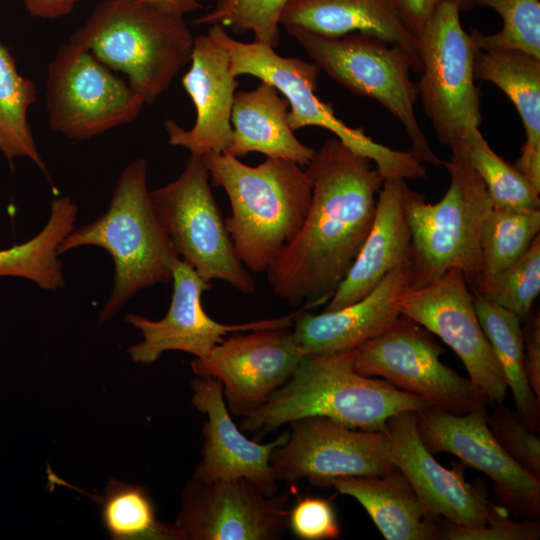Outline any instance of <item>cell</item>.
<instances>
[{
  "instance_id": "1",
  "label": "cell",
  "mask_w": 540,
  "mask_h": 540,
  "mask_svg": "<svg viewBox=\"0 0 540 540\" xmlns=\"http://www.w3.org/2000/svg\"><path fill=\"white\" fill-rule=\"evenodd\" d=\"M305 170L312 182L307 215L266 276L275 296L309 310L329 302L354 263L384 179L371 159L337 137L315 150Z\"/></svg>"
},
{
  "instance_id": "2",
  "label": "cell",
  "mask_w": 540,
  "mask_h": 540,
  "mask_svg": "<svg viewBox=\"0 0 540 540\" xmlns=\"http://www.w3.org/2000/svg\"><path fill=\"white\" fill-rule=\"evenodd\" d=\"M355 350L303 355L288 381L243 417L241 430L263 435L299 418L321 416L354 429L384 431L393 415L430 407L382 378L358 373Z\"/></svg>"
},
{
  "instance_id": "3",
  "label": "cell",
  "mask_w": 540,
  "mask_h": 540,
  "mask_svg": "<svg viewBox=\"0 0 540 540\" xmlns=\"http://www.w3.org/2000/svg\"><path fill=\"white\" fill-rule=\"evenodd\" d=\"M202 159L212 184L230 201L224 222L239 259L249 272L266 273L307 215L312 182L306 170L276 158L249 166L225 152Z\"/></svg>"
},
{
  "instance_id": "4",
  "label": "cell",
  "mask_w": 540,
  "mask_h": 540,
  "mask_svg": "<svg viewBox=\"0 0 540 540\" xmlns=\"http://www.w3.org/2000/svg\"><path fill=\"white\" fill-rule=\"evenodd\" d=\"M82 246L105 249L114 264V283L99 324L110 319L137 292L172 281L178 256L154 209L147 186V161L137 158L120 174L107 211L73 229L60 243L63 254Z\"/></svg>"
},
{
  "instance_id": "5",
  "label": "cell",
  "mask_w": 540,
  "mask_h": 540,
  "mask_svg": "<svg viewBox=\"0 0 540 540\" xmlns=\"http://www.w3.org/2000/svg\"><path fill=\"white\" fill-rule=\"evenodd\" d=\"M69 42L124 73L144 103L152 104L190 62L194 37L183 16L139 0H103Z\"/></svg>"
},
{
  "instance_id": "6",
  "label": "cell",
  "mask_w": 540,
  "mask_h": 540,
  "mask_svg": "<svg viewBox=\"0 0 540 540\" xmlns=\"http://www.w3.org/2000/svg\"><path fill=\"white\" fill-rule=\"evenodd\" d=\"M451 151L443 164L450 184L439 202H426L409 186L406 191L412 246L409 290L425 287L451 269L462 273L471 292L478 293L484 283L480 233L493 203L465 156Z\"/></svg>"
},
{
  "instance_id": "7",
  "label": "cell",
  "mask_w": 540,
  "mask_h": 540,
  "mask_svg": "<svg viewBox=\"0 0 540 540\" xmlns=\"http://www.w3.org/2000/svg\"><path fill=\"white\" fill-rule=\"evenodd\" d=\"M207 36L228 53L233 76L246 74L267 82L288 101V123L297 130L306 126L325 128L354 152L373 161L384 180H416L426 177V168L412 152L391 149L374 141L363 128L340 120L330 104L315 94L320 69L299 58L278 55L260 42L244 43L231 37L220 24L210 25Z\"/></svg>"
},
{
  "instance_id": "8",
  "label": "cell",
  "mask_w": 540,
  "mask_h": 540,
  "mask_svg": "<svg viewBox=\"0 0 540 540\" xmlns=\"http://www.w3.org/2000/svg\"><path fill=\"white\" fill-rule=\"evenodd\" d=\"M286 30L320 70L351 92L378 101L396 117L420 162L443 166L417 121L418 86L410 77L416 67L402 47L360 32L325 37L300 27Z\"/></svg>"
},
{
  "instance_id": "9",
  "label": "cell",
  "mask_w": 540,
  "mask_h": 540,
  "mask_svg": "<svg viewBox=\"0 0 540 540\" xmlns=\"http://www.w3.org/2000/svg\"><path fill=\"white\" fill-rule=\"evenodd\" d=\"M150 194L182 260L207 281L226 282L245 295L255 292L256 282L235 251L201 156L190 155L177 179Z\"/></svg>"
},
{
  "instance_id": "10",
  "label": "cell",
  "mask_w": 540,
  "mask_h": 540,
  "mask_svg": "<svg viewBox=\"0 0 540 540\" xmlns=\"http://www.w3.org/2000/svg\"><path fill=\"white\" fill-rule=\"evenodd\" d=\"M460 9L452 0H441L416 35L422 64L418 96L438 140L449 147L482 122L474 78L478 50L461 25Z\"/></svg>"
},
{
  "instance_id": "11",
  "label": "cell",
  "mask_w": 540,
  "mask_h": 540,
  "mask_svg": "<svg viewBox=\"0 0 540 540\" xmlns=\"http://www.w3.org/2000/svg\"><path fill=\"white\" fill-rule=\"evenodd\" d=\"M45 97L50 127L74 141L135 120L145 104L128 82L69 41L48 66Z\"/></svg>"
},
{
  "instance_id": "12",
  "label": "cell",
  "mask_w": 540,
  "mask_h": 540,
  "mask_svg": "<svg viewBox=\"0 0 540 540\" xmlns=\"http://www.w3.org/2000/svg\"><path fill=\"white\" fill-rule=\"evenodd\" d=\"M443 353L431 332L401 315L390 328L355 350V369L456 415L487 408L469 378L441 362Z\"/></svg>"
},
{
  "instance_id": "13",
  "label": "cell",
  "mask_w": 540,
  "mask_h": 540,
  "mask_svg": "<svg viewBox=\"0 0 540 540\" xmlns=\"http://www.w3.org/2000/svg\"><path fill=\"white\" fill-rule=\"evenodd\" d=\"M287 440L276 447L271 465L279 481L330 488L343 476H383L396 469L384 431L354 429L321 416L288 423Z\"/></svg>"
},
{
  "instance_id": "14",
  "label": "cell",
  "mask_w": 540,
  "mask_h": 540,
  "mask_svg": "<svg viewBox=\"0 0 540 540\" xmlns=\"http://www.w3.org/2000/svg\"><path fill=\"white\" fill-rule=\"evenodd\" d=\"M399 308L401 315L440 337L457 354L488 406L504 404L508 391L504 375L459 270L451 269L425 287L406 291Z\"/></svg>"
},
{
  "instance_id": "15",
  "label": "cell",
  "mask_w": 540,
  "mask_h": 540,
  "mask_svg": "<svg viewBox=\"0 0 540 540\" xmlns=\"http://www.w3.org/2000/svg\"><path fill=\"white\" fill-rule=\"evenodd\" d=\"M287 494L268 496L246 479L191 478L182 491L174 540H277L288 529Z\"/></svg>"
},
{
  "instance_id": "16",
  "label": "cell",
  "mask_w": 540,
  "mask_h": 540,
  "mask_svg": "<svg viewBox=\"0 0 540 540\" xmlns=\"http://www.w3.org/2000/svg\"><path fill=\"white\" fill-rule=\"evenodd\" d=\"M486 408L463 415L428 407L416 412L422 442L433 454L448 452L463 465L492 481L501 506L521 519L540 516V479L534 477L498 444L486 422Z\"/></svg>"
},
{
  "instance_id": "17",
  "label": "cell",
  "mask_w": 540,
  "mask_h": 540,
  "mask_svg": "<svg viewBox=\"0 0 540 540\" xmlns=\"http://www.w3.org/2000/svg\"><path fill=\"white\" fill-rule=\"evenodd\" d=\"M290 327L233 332L191 367L222 385L229 411L246 416L285 384L303 354Z\"/></svg>"
},
{
  "instance_id": "18",
  "label": "cell",
  "mask_w": 540,
  "mask_h": 540,
  "mask_svg": "<svg viewBox=\"0 0 540 540\" xmlns=\"http://www.w3.org/2000/svg\"><path fill=\"white\" fill-rule=\"evenodd\" d=\"M171 282V303L162 319L155 321L133 313L125 317L126 322L139 329L143 335L142 342L128 349L131 359L136 363L151 364L162 353L171 350L202 358L222 342L228 333L290 327L300 311L278 318L224 324L211 318L201 304L203 292L211 288L210 281L202 278L181 258L173 263Z\"/></svg>"
},
{
  "instance_id": "19",
  "label": "cell",
  "mask_w": 540,
  "mask_h": 540,
  "mask_svg": "<svg viewBox=\"0 0 540 540\" xmlns=\"http://www.w3.org/2000/svg\"><path fill=\"white\" fill-rule=\"evenodd\" d=\"M384 432L394 464L432 517L463 526H482L491 520L499 505L488 500L483 485L466 481L463 464L455 463L447 469L435 459L421 440L416 412L393 415Z\"/></svg>"
},
{
  "instance_id": "20",
  "label": "cell",
  "mask_w": 540,
  "mask_h": 540,
  "mask_svg": "<svg viewBox=\"0 0 540 540\" xmlns=\"http://www.w3.org/2000/svg\"><path fill=\"white\" fill-rule=\"evenodd\" d=\"M191 387L193 405L207 416L202 428L201 461L193 478L207 482L243 478L264 494L276 495L279 480L271 465V455L287 440L288 431L266 444L250 440L230 416L222 385L216 378L197 376Z\"/></svg>"
},
{
  "instance_id": "21",
  "label": "cell",
  "mask_w": 540,
  "mask_h": 540,
  "mask_svg": "<svg viewBox=\"0 0 540 540\" xmlns=\"http://www.w3.org/2000/svg\"><path fill=\"white\" fill-rule=\"evenodd\" d=\"M190 63L181 83L194 103L196 120L186 130L167 119L164 128L168 141L195 156L226 152L233 138L231 114L238 86L228 53L207 34L198 35L194 37Z\"/></svg>"
},
{
  "instance_id": "22",
  "label": "cell",
  "mask_w": 540,
  "mask_h": 540,
  "mask_svg": "<svg viewBox=\"0 0 540 540\" xmlns=\"http://www.w3.org/2000/svg\"><path fill=\"white\" fill-rule=\"evenodd\" d=\"M410 263L400 265L365 297L335 311L312 314L300 309L293 335L303 355L330 354L357 349L377 337L401 316L399 301L409 290Z\"/></svg>"
},
{
  "instance_id": "23",
  "label": "cell",
  "mask_w": 540,
  "mask_h": 540,
  "mask_svg": "<svg viewBox=\"0 0 540 540\" xmlns=\"http://www.w3.org/2000/svg\"><path fill=\"white\" fill-rule=\"evenodd\" d=\"M405 180H384L373 224L347 275L324 311H335L365 297L394 268L411 262V232Z\"/></svg>"
},
{
  "instance_id": "24",
  "label": "cell",
  "mask_w": 540,
  "mask_h": 540,
  "mask_svg": "<svg viewBox=\"0 0 540 540\" xmlns=\"http://www.w3.org/2000/svg\"><path fill=\"white\" fill-rule=\"evenodd\" d=\"M280 25L300 27L325 37L370 34L402 47L416 72L422 71L417 37L405 23L398 0H289Z\"/></svg>"
},
{
  "instance_id": "25",
  "label": "cell",
  "mask_w": 540,
  "mask_h": 540,
  "mask_svg": "<svg viewBox=\"0 0 540 540\" xmlns=\"http://www.w3.org/2000/svg\"><path fill=\"white\" fill-rule=\"evenodd\" d=\"M331 487L356 499L386 540H441L432 517L408 478L396 469L383 476H343Z\"/></svg>"
},
{
  "instance_id": "26",
  "label": "cell",
  "mask_w": 540,
  "mask_h": 540,
  "mask_svg": "<svg viewBox=\"0 0 540 540\" xmlns=\"http://www.w3.org/2000/svg\"><path fill=\"white\" fill-rule=\"evenodd\" d=\"M474 78L493 83L514 104L526 140L513 166L540 192V58L513 49L477 51Z\"/></svg>"
},
{
  "instance_id": "27",
  "label": "cell",
  "mask_w": 540,
  "mask_h": 540,
  "mask_svg": "<svg viewBox=\"0 0 540 540\" xmlns=\"http://www.w3.org/2000/svg\"><path fill=\"white\" fill-rule=\"evenodd\" d=\"M288 106L277 89L264 81L253 90L236 92L231 114L233 138L225 153L238 158L259 152L306 167L315 150L295 137L287 119Z\"/></svg>"
},
{
  "instance_id": "28",
  "label": "cell",
  "mask_w": 540,
  "mask_h": 540,
  "mask_svg": "<svg viewBox=\"0 0 540 540\" xmlns=\"http://www.w3.org/2000/svg\"><path fill=\"white\" fill-rule=\"evenodd\" d=\"M77 205L66 196L53 199L49 218L31 239L0 249V277H19L48 291L64 286L65 280L58 248L74 229Z\"/></svg>"
},
{
  "instance_id": "29",
  "label": "cell",
  "mask_w": 540,
  "mask_h": 540,
  "mask_svg": "<svg viewBox=\"0 0 540 540\" xmlns=\"http://www.w3.org/2000/svg\"><path fill=\"white\" fill-rule=\"evenodd\" d=\"M481 327L510 389L516 410L535 432L540 428V399L529 386L524 369L523 335L520 319L512 312L472 293Z\"/></svg>"
},
{
  "instance_id": "30",
  "label": "cell",
  "mask_w": 540,
  "mask_h": 540,
  "mask_svg": "<svg viewBox=\"0 0 540 540\" xmlns=\"http://www.w3.org/2000/svg\"><path fill=\"white\" fill-rule=\"evenodd\" d=\"M36 99L35 83L19 73L15 58L0 42V151L11 166L26 157L48 176L28 121Z\"/></svg>"
},
{
  "instance_id": "31",
  "label": "cell",
  "mask_w": 540,
  "mask_h": 540,
  "mask_svg": "<svg viewBox=\"0 0 540 540\" xmlns=\"http://www.w3.org/2000/svg\"><path fill=\"white\" fill-rule=\"evenodd\" d=\"M450 149L461 152L482 178L493 207L513 211L540 210V192L490 148L479 127L467 129Z\"/></svg>"
},
{
  "instance_id": "32",
  "label": "cell",
  "mask_w": 540,
  "mask_h": 540,
  "mask_svg": "<svg viewBox=\"0 0 540 540\" xmlns=\"http://www.w3.org/2000/svg\"><path fill=\"white\" fill-rule=\"evenodd\" d=\"M539 232L540 210L513 211L493 207L480 233L484 283L478 294L526 253Z\"/></svg>"
},
{
  "instance_id": "33",
  "label": "cell",
  "mask_w": 540,
  "mask_h": 540,
  "mask_svg": "<svg viewBox=\"0 0 540 540\" xmlns=\"http://www.w3.org/2000/svg\"><path fill=\"white\" fill-rule=\"evenodd\" d=\"M101 502L102 522L112 539H172V525L159 521L148 490L109 480Z\"/></svg>"
},
{
  "instance_id": "34",
  "label": "cell",
  "mask_w": 540,
  "mask_h": 540,
  "mask_svg": "<svg viewBox=\"0 0 540 540\" xmlns=\"http://www.w3.org/2000/svg\"><path fill=\"white\" fill-rule=\"evenodd\" d=\"M475 4L495 10L503 21L494 34L472 31L478 51L513 49L540 58L539 0H475Z\"/></svg>"
},
{
  "instance_id": "35",
  "label": "cell",
  "mask_w": 540,
  "mask_h": 540,
  "mask_svg": "<svg viewBox=\"0 0 540 540\" xmlns=\"http://www.w3.org/2000/svg\"><path fill=\"white\" fill-rule=\"evenodd\" d=\"M289 0H216L213 8L193 20L196 25L220 24L233 33L251 31L256 42L273 48L280 43V17Z\"/></svg>"
},
{
  "instance_id": "36",
  "label": "cell",
  "mask_w": 540,
  "mask_h": 540,
  "mask_svg": "<svg viewBox=\"0 0 540 540\" xmlns=\"http://www.w3.org/2000/svg\"><path fill=\"white\" fill-rule=\"evenodd\" d=\"M539 292L540 235L536 236L529 249L516 263L479 295L514 313L523 322L531 313Z\"/></svg>"
},
{
  "instance_id": "37",
  "label": "cell",
  "mask_w": 540,
  "mask_h": 540,
  "mask_svg": "<svg viewBox=\"0 0 540 540\" xmlns=\"http://www.w3.org/2000/svg\"><path fill=\"white\" fill-rule=\"evenodd\" d=\"M486 422L502 449L534 477L540 479V438L516 409L493 406Z\"/></svg>"
},
{
  "instance_id": "38",
  "label": "cell",
  "mask_w": 540,
  "mask_h": 540,
  "mask_svg": "<svg viewBox=\"0 0 540 540\" xmlns=\"http://www.w3.org/2000/svg\"><path fill=\"white\" fill-rule=\"evenodd\" d=\"M441 540H537L540 522L512 520L508 510L499 505L491 520L482 526H463L439 518Z\"/></svg>"
},
{
  "instance_id": "39",
  "label": "cell",
  "mask_w": 540,
  "mask_h": 540,
  "mask_svg": "<svg viewBox=\"0 0 540 540\" xmlns=\"http://www.w3.org/2000/svg\"><path fill=\"white\" fill-rule=\"evenodd\" d=\"M288 528L302 540H334L341 529L329 499L304 496L289 509Z\"/></svg>"
},
{
  "instance_id": "40",
  "label": "cell",
  "mask_w": 540,
  "mask_h": 540,
  "mask_svg": "<svg viewBox=\"0 0 540 540\" xmlns=\"http://www.w3.org/2000/svg\"><path fill=\"white\" fill-rule=\"evenodd\" d=\"M523 353L526 378L535 396L540 399V316L531 313L523 321Z\"/></svg>"
},
{
  "instance_id": "41",
  "label": "cell",
  "mask_w": 540,
  "mask_h": 540,
  "mask_svg": "<svg viewBox=\"0 0 540 540\" xmlns=\"http://www.w3.org/2000/svg\"><path fill=\"white\" fill-rule=\"evenodd\" d=\"M441 0H398L401 14L408 28L417 35ZM461 9H469L475 0H452ZM417 37V36H416Z\"/></svg>"
},
{
  "instance_id": "42",
  "label": "cell",
  "mask_w": 540,
  "mask_h": 540,
  "mask_svg": "<svg viewBox=\"0 0 540 540\" xmlns=\"http://www.w3.org/2000/svg\"><path fill=\"white\" fill-rule=\"evenodd\" d=\"M27 12L44 20H54L69 15L78 0H22Z\"/></svg>"
},
{
  "instance_id": "43",
  "label": "cell",
  "mask_w": 540,
  "mask_h": 540,
  "mask_svg": "<svg viewBox=\"0 0 540 540\" xmlns=\"http://www.w3.org/2000/svg\"><path fill=\"white\" fill-rule=\"evenodd\" d=\"M145 4L170 14L184 16L185 14L200 10L203 5L197 0H139Z\"/></svg>"
}]
</instances>
